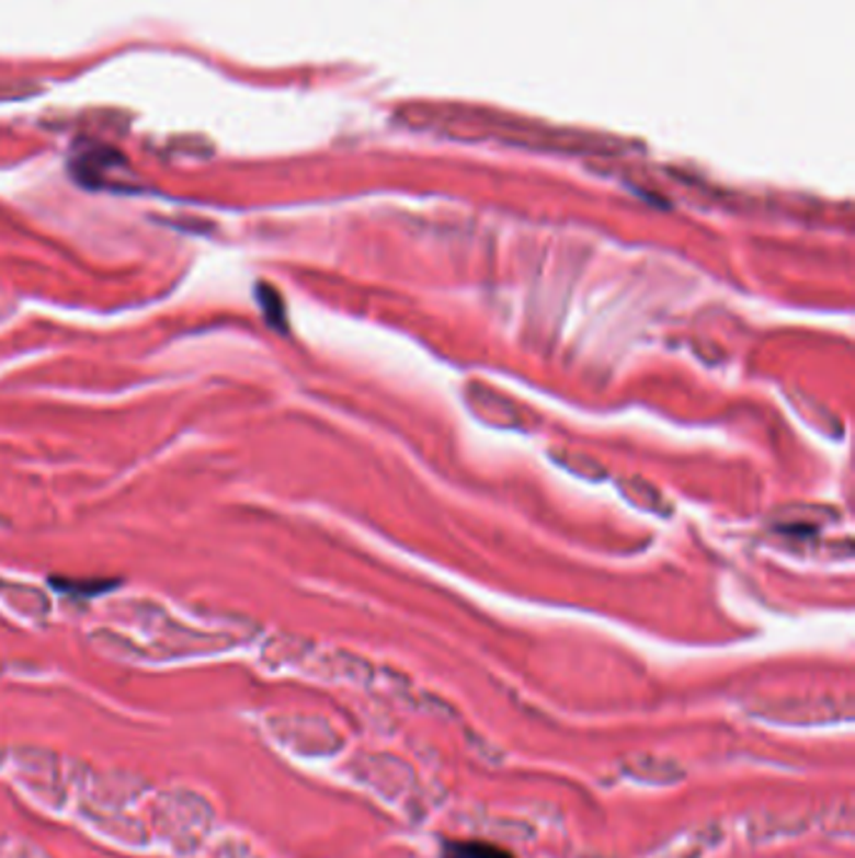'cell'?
<instances>
[{
	"mask_svg": "<svg viewBox=\"0 0 855 858\" xmlns=\"http://www.w3.org/2000/svg\"><path fill=\"white\" fill-rule=\"evenodd\" d=\"M442 858H517L508 848L482 838H447L442 840Z\"/></svg>",
	"mask_w": 855,
	"mask_h": 858,
	"instance_id": "obj_1",
	"label": "cell"
}]
</instances>
